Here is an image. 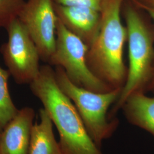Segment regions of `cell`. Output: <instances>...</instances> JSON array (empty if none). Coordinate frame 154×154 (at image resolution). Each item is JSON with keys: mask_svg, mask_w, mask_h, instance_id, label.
<instances>
[{"mask_svg": "<svg viewBox=\"0 0 154 154\" xmlns=\"http://www.w3.org/2000/svg\"><path fill=\"white\" fill-rule=\"evenodd\" d=\"M30 87L55 125L62 154H104L90 137L75 105L59 87L50 66L41 67Z\"/></svg>", "mask_w": 154, "mask_h": 154, "instance_id": "6da1fadb", "label": "cell"}, {"mask_svg": "<svg viewBox=\"0 0 154 154\" xmlns=\"http://www.w3.org/2000/svg\"><path fill=\"white\" fill-rule=\"evenodd\" d=\"M123 1L103 0L100 10L99 32L87 54L91 71L113 88H122L127 75L123 58L128 36L121 17Z\"/></svg>", "mask_w": 154, "mask_h": 154, "instance_id": "7a4b0ae2", "label": "cell"}, {"mask_svg": "<svg viewBox=\"0 0 154 154\" xmlns=\"http://www.w3.org/2000/svg\"><path fill=\"white\" fill-rule=\"evenodd\" d=\"M125 18L128 34L129 66L120 95L109 114L110 118H115L116 113L131 94L143 92L154 71V33L132 6H126Z\"/></svg>", "mask_w": 154, "mask_h": 154, "instance_id": "3957f363", "label": "cell"}, {"mask_svg": "<svg viewBox=\"0 0 154 154\" xmlns=\"http://www.w3.org/2000/svg\"><path fill=\"white\" fill-rule=\"evenodd\" d=\"M55 75L59 87L76 107L90 137L101 149L103 142L114 134L119 125L116 118H110L108 111L118 99L121 88L97 93L72 82L60 66H57Z\"/></svg>", "mask_w": 154, "mask_h": 154, "instance_id": "277c9868", "label": "cell"}, {"mask_svg": "<svg viewBox=\"0 0 154 154\" xmlns=\"http://www.w3.org/2000/svg\"><path fill=\"white\" fill-rule=\"evenodd\" d=\"M56 36L55 50L50 64L62 67L72 82L80 87L97 93L114 89L91 71L87 61L88 45L69 30L58 17Z\"/></svg>", "mask_w": 154, "mask_h": 154, "instance_id": "5b68a950", "label": "cell"}, {"mask_svg": "<svg viewBox=\"0 0 154 154\" xmlns=\"http://www.w3.org/2000/svg\"><path fill=\"white\" fill-rule=\"evenodd\" d=\"M6 29L8 39L1 46L0 51L8 70L17 83L30 84L40 72L38 50L18 18Z\"/></svg>", "mask_w": 154, "mask_h": 154, "instance_id": "8992f818", "label": "cell"}, {"mask_svg": "<svg viewBox=\"0 0 154 154\" xmlns=\"http://www.w3.org/2000/svg\"><path fill=\"white\" fill-rule=\"evenodd\" d=\"M18 18L36 45L41 59L49 62L55 49L58 20L53 0L25 1Z\"/></svg>", "mask_w": 154, "mask_h": 154, "instance_id": "52a82bcc", "label": "cell"}, {"mask_svg": "<svg viewBox=\"0 0 154 154\" xmlns=\"http://www.w3.org/2000/svg\"><path fill=\"white\" fill-rule=\"evenodd\" d=\"M35 112L25 107L19 110L0 135V154H29Z\"/></svg>", "mask_w": 154, "mask_h": 154, "instance_id": "ba28073f", "label": "cell"}, {"mask_svg": "<svg viewBox=\"0 0 154 154\" xmlns=\"http://www.w3.org/2000/svg\"><path fill=\"white\" fill-rule=\"evenodd\" d=\"M57 16L66 28L88 45L93 43L99 32L100 11L81 6H66L54 2Z\"/></svg>", "mask_w": 154, "mask_h": 154, "instance_id": "9c48e42d", "label": "cell"}, {"mask_svg": "<svg viewBox=\"0 0 154 154\" xmlns=\"http://www.w3.org/2000/svg\"><path fill=\"white\" fill-rule=\"evenodd\" d=\"M121 109L130 123L147 131L154 138V97L136 92L127 98Z\"/></svg>", "mask_w": 154, "mask_h": 154, "instance_id": "30bf717a", "label": "cell"}, {"mask_svg": "<svg viewBox=\"0 0 154 154\" xmlns=\"http://www.w3.org/2000/svg\"><path fill=\"white\" fill-rule=\"evenodd\" d=\"M39 122L33 125L29 154H62L55 139L53 122L44 108L39 111Z\"/></svg>", "mask_w": 154, "mask_h": 154, "instance_id": "8fae6325", "label": "cell"}, {"mask_svg": "<svg viewBox=\"0 0 154 154\" xmlns=\"http://www.w3.org/2000/svg\"><path fill=\"white\" fill-rule=\"evenodd\" d=\"M11 75L8 70L0 66V131H1L11 119L16 116L17 109L11 99L8 80Z\"/></svg>", "mask_w": 154, "mask_h": 154, "instance_id": "7c38bea8", "label": "cell"}, {"mask_svg": "<svg viewBox=\"0 0 154 154\" xmlns=\"http://www.w3.org/2000/svg\"><path fill=\"white\" fill-rule=\"evenodd\" d=\"M25 0H0V28H6L18 18Z\"/></svg>", "mask_w": 154, "mask_h": 154, "instance_id": "4fadbf2b", "label": "cell"}, {"mask_svg": "<svg viewBox=\"0 0 154 154\" xmlns=\"http://www.w3.org/2000/svg\"><path fill=\"white\" fill-rule=\"evenodd\" d=\"M54 2L66 6H81L100 11L103 0H53Z\"/></svg>", "mask_w": 154, "mask_h": 154, "instance_id": "5bb4252c", "label": "cell"}, {"mask_svg": "<svg viewBox=\"0 0 154 154\" xmlns=\"http://www.w3.org/2000/svg\"><path fill=\"white\" fill-rule=\"evenodd\" d=\"M134 4L138 6L143 9L144 8H151L154 9V0H131Z\"/></svg>", "mask_w": 154, "mask_h": 154, "instance_id": "9a60e30c", "label": "cell"}, {"mask_svg": "<svg viewBox=\"0 0 154 154\" xmlns=\"http://www.w3.org/2000/svg\"><path fill=\"white\" fill-rule=\"evenodd\" d=\"M145 11H147L149 13V16L151 17V18L154 20V9L151 8H143Z\"/></svg>", "mask_w": 154, "mask_h": 154, "instance_id": "2e32d148", "label": "cell"}, {"mask_svg": "<svg viewBox=\"0 0 154 154\" xmlns=\"http://www.w3.org/2000/svg\"><path fill=\"white\" fill-rule=\"evenodd\" d=\"M1 131H0V135H1Z\"/></svg>", "mask_w": 154, "mask_h": 154, "instance_id": "e0dca14e", "label": "cell"}, {"mask_svg": "<svg viewBox=\"0 0 154 154\" xmlns=\"http://www.w3.org/2000/svg\"></svg>", "mask_w": 154, "mask_h": 154, "instance_id": "ac0fdd59", "label": "cell"}]
</instances>
